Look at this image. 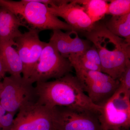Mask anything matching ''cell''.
Instances as JSON below:
<instances>
[{
  "label": "cell",
  "instance_id": "e0dca14e",
  "mask_svg": "<svg viewBox=\"0 0 130 130\" xmlns=\"http://www.w3.org/2000/svg\"><path fill=\"white\" fill-rule=\"evenodd\" d=\"M105 24L107 29L112 34L130 43V13L112 16Z\"/></svg>",
  "mask_w": 130,
  "mask_h": 130
},
{
  "label": "cell",
  "instance_id": "4fadbf2b",
  "mask_svg": "<svg viewBox=\"0 0 130 130\" xmlns=\"http://www.w3.org/2000/svg\"><path fill=\"white\" fill-rule=\"evenodd\" d=\"M21 26L28 29L18 16L7 8L0 6V41L14 42L22 34L19 30Z\"/></svg>",
  "mask_w": 130,
  "mask_h": 130
},
{
  "label": "cell",
  "instance_id": "7a4b0ae2",
  "mask_svg": "<svg viewBox=\"0 0 130 130\" xmlns=\"http://www.w3.org/2000/svg\"><path fill=\"white\" fill-rule=\"evenodd\" d=\"M84 33L97 50L101 72L114 79H118L130 65V43L110 32L105 24L98 22L92 30Z\"/></svg>",
  "mask_w": 130,
  "mask_h": 130
},
{
  "label": "cell",
  "instance_id": "ba28073f",
  "mask_svg": "<svg viewBox=\"0 0 130 130\" xmlns=\"http://www.w3.org/2000/svg\"><path fill=\"white\" fill-rule=\"evenodd\" d=\"M18 111L11 130H57L54 107L36 102L23 106Z\"/></svg>",
  "mask_w": 130,
  "mask_h": 130
},
{
  "label": "cell",
  "instance_id": "9c48e42d",
  "mask_svg": "<svg viewBox=\"0 0 130 130\" xmlns=\"http://www.w3.org/2000/svg\"><path fill=\"white\" fill-rule=\"evenodd\" d=\"M54 109L57 130H102L98 113L65 107Z\"/></svg>",
  "mask_w": 130,
  "mask_h": 130
},
{
  "label": "cell",
  "instance_id": "8fae6325",
  "mask_svg": "<svg viewBox=\"0 0 130 130\" xmlns=\"http://www.w3.org/2000/svg\"><path fill=\"white\" fill-rule=\"evenodd\" d=\"M54 16L64 20L74 30L84 32L90 31L94 26L84 8L73 1H67L58 6H47Z\"/></svg>",
  "mask_w": 130,
  "mask_h": 130
},
{
  "label": "cell",
  "instance_id": "ac0fdd59",
  "mask_svg": "<svg viewBox=\"0 0 130 130\" xmlns=\"http://www.w3.org/2000/svg\"><path fill=\"white\" fill-rule=\"evenodd\" d=\"M109 2L106 14L120 16L130 13V0H112Z\"/></svg>",
  "mask_w": 130,
  "mask_h": 130
},
{
  "label": "cell",
  "instance_id": "cb8c5ba5",
  "mask_svg": "<svg viewBox=\"0 0 130 130\" xmlns=\"http://www.w3.org/2000/svg\"></svg>",
  "mask_w": 130,
  "mask_h": 130
},
{
  "label": "cell",
  "instance_id": "8992f818",
  "mask_svg": "<svg viewBox=\"0 0 130 130\" xmlns=\"http://www.w3.org/2000/svg\"><path fill=\"white\" fill-rule=\"evenodd\" d=\"M75 70L77 77L85 93L95 105L101 106L116 92L119 86L115 79L101 71Z\"/></svg>",
  "mask_w": 130,
  "mask_h": 130
},
{
  "label": "cell",
  "instance_id": "30bf717a",
  "mask_svg": "<svg viewBox=\"0 0 130 130\" xmlns=\"http://www.w3.org/2000/svg\"><path fill=\"white\" fill-rule=\"evenodd\" d=\"M40 31L29 29L14 40L16 50L23 65V77L29 79L47 43L42 41L39 37Z\"/></svg>",
  "mask_w": 130,
  "mask_h": 130
},
{
  "label": "cell",
  "instance_id": "5bb4252c",
  "mask_svg": "<svg viewBox=\"0 0 130 130\" xmlns=\"http://www.w3.org/2000/svg\"><path fill=\"white\" fill-rule=\"evenodd\" d=\"M14 42L0 41V58L6 72L10 76H21L23 65L18 51L13 47Z\"/></svg>",
  "mask_w": 130,
  "mask_h": 130
},
{
  "label": "cell",
  "instance_id": "d6986e66",
  "mask_svg": "<svg viewBox=\"0 0 130 130\" xmlns=\"http://www.w3.org/2000/svg\"><path fill=\"white\" fill-rule=\"evenodd\" d=\"M16 113L7 112L0 105V130H11Z\"/></svg>",
  "mask_w": 130,
  "mask_h": 130
},
{
  "label": "cell",
  "instance_id": "277c9868",
  "mask_svg": "<svg viewBox=\"0 0 130 130\" xmlns=\"http://www.w3.org/2000/svg\"><path fill=\"white\" fill-rule=\"evenodd\" d=\"M100 106L98 119L102 130L129 129L130 92L119 87L114 94Z\"/></svg>",
  "mask_w": 130,
  "mask_h": 130
},
{
  "label": "cell",
  "instance_id": "7c38bea8",
  "mask_svg": "<svg viewBox=\"0 0 130 130\" xmlns=\"http://www.w3.org/2000/svg\"><path fill=\"white\" fill-rule=\"evenodd\" d=\"M49 42L61 56L67 59L72 55L82 53L91 46L90 42L81 39L74 30L66 32L61 30H53Z\"/></svg>",
  "mask_w": 130,
  "mask_h": 130
},
{
  "label": "cell",
  "instance_id": "44dd1931",
  "mask_svg": "<svg viewBox=\"0 0 130 130\" xmlns=\"http://www.w3.org/2000/svg\"><path fill=\"white\" fill-rule=\"evenodd\" d=\"M6 73V72L4 65L0 58V80L2 78L3 79V78L5 77Z\"/></svg>",
  "mask_w": 130,
  "mask_h": 130
},
{
  "label": "cell",
  "instance_id": "6da1fadb",
  "mask_svg": "<svg viewBox=\"0 0 130 130\" xmlns=\"http://www.w3.org/2000/svg\"><path fill=\"white\" fill-rule=\"evenodd\" d=\"M36 84V102L40 105L51 108L60 106L87 109L99 113L101 106L91 102L77 77L71 73L53 81Z\"/></svg>",
  "mask_w": 130,
  "mask_h": 130
},
{
  "label": "cell",
  "instance_id": "52a82bcc",
  "mask_svg": "<svg viewBox=\"0 0 130 130\" xmlns=\"http://www.w3.org/2000/svg\"><path fill=\"white\" fill-rule=\"evenodd\" d=\"M73 68L51 43H47L29 79L32 83L56 79L71 73Z\"/></svg>",
  "mask_w": 130,
  "mask_h": 130
},
{
  "label": "cell",
  "instance_id": "ffe728a7",
  "mask_svg": "<svg viewBox=\"0 0 130 130\" xmlns=\"http://www.w3.org/2000/svg\"><path fill=\"white\" fill-rule=\"evenodd\" d=\"M119 87L130 92V65L128 66L119 78Z\"/></svg>",
  "mask_w": 130,
  "mask_h": 130
},
{
  "label": "cell",
  "instance_id": "3957f363",
  "mask_svg": "<svg viewBox=\"0 0 130 130\" xmlns=\"http://www.w3.org/2000/svg\"><path fill=\"white\" fill-rule=\"evenodd\" d=\"M0 6L7 8L24 20L28 29L39 31L61 30H74L66 22L49 11L48 6L36 0H22L20 1L0 0Z\"/></svg>",
  "mask_w": 130,
  "mask_h": 130
},
{
  "label": "cell",
  "instance_id": "2e32d148",
  "mask_svg": "<svg viewBox=\"0 0 130 130\" xmlns=\"http://www.w3.org/2000/svg\"><path fill=\"white\" fill-rule=\"evenodd\" d=\"M81 6L93 24L98 22L106 14L108 1L105 0H74Z\"/></svg>",
  "mask_w": 130,
  "mask_h": 130
},
{
  "label": "cell",
  "instance_id": "9a60e30c",
  "mask_svg": "<svg viewBox=\"0 0 130 130\" xmlns=\"http://www.w3.org/2000/svg\"><path fill=\"white\" fill-rule=\"evenodd\" d=\"M68 59L75 70L101 71L100 56L93 44L82 53L72 55Z\"/></svg>",
  "mask_w": 130,
  "mask_h": 130
},
{
  "label": "cell",
  "instance_id": "7402d4cb",
  "mask_svg": "<svg viewBox=\"0 0 130 130\" xmlns=\"http://www.w3.org/2000/svg\"><path fill=\"white\" fill-rule=\"evenodd\" d=\"M2 89V83L0 81V97H1V94Z\"/></svg>",
  "mask_w": 130,
  "mask_h": 130
},
{
  "label": "cell",
  "instance_id": "5b68a950",
  "mask_svg": "<svg viewBox=\"0 0 130 130\" xmlns=\"http://www.w3.org/2000/svg\"><path fill=\"white\" fill-rule=\"evenodd\" d=\"M2 83L0 105L7 112L16 113L23 106L37 102L35 87L29 79L10 76L5 77Z\"/></svg>",
  "mask_w": 130,
  "mask_h": 130
},
{
  "label": "cell",
  "instance_id": "603a6c76",
  "mask_svg": "<svg viewBox=\"0 0 130 130\" xmlns=\"http://www.w3.org/2000/svg\"><path fill=\"white\" fill-rule=\"evenodd\" d=\"M113 130H129V129H116Z\"/></svg>",
  "mask_w": 130,
  "mask_h": 130
}]
</instances>
